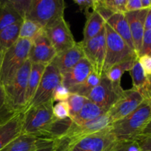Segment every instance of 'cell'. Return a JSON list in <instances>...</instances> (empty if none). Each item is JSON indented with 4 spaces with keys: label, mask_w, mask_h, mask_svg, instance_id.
Here are the masks:
<instances>
[{
    "label": "cell",
    "mask_w": 151,
    "mask_h": 151,
    "mask_svg": "<svg viewBox=\"0 0 151 151\" xmlns=\"http://www.w3.org/2000/svg\"><path fill=\"white\" fill-rule=\"evenodd\" d=\"M150 119L151 106L144 101L126 117L111 124L109 130L120 142H131L141 134Z\"/></svg>",
    "instance_id": "cell-1"
},
{
    "label": "cell",
    "mask_w": 151,
    "mask_h": 151,
    "mask_svg": "<svg viewBox=\"0 0 151 151\" xmlns=\"http://www.w3.org/2000/svg\"><path fill=\"white\" fill-rule=\"evenodd\" d=\"M32 41L19 38L4 55L0 67V83L8 85L24 63L28 60Z\"/></svg>",
    "instance_id": "cell-2"
},
{
    "label": "cell",
    "mask_w": 151,
    "mask_h": 151,
    "mask_svg": "<svg viewBox=\"0 0 151 151\" xmlns=\"http://www.w3.org/2000/svg\"><path fill=\"white\" fill-rule=\"evenodd\" d=\"M65 7L63 0H32L24 19L35 22L44 29L63 17Z\"/></svg>",
    "instance_id": "cell-3"
},
{
    "label": "cell",
    "mask_w": 151,
    "mask_h": 151,
    "mask_svg": "<svg viewBox=\"0 0 151 151\" xmlns=\"http://www.w3.org/2000/svg\"><path fill=\"white\" fill-rule=\"evenodd\" d=\"M31 64L27 60L8 85L4 86L7 104L17 113L24 111L27 106L26 94Z\"/></svg>",
    "instance_id": "cell-4"
},
{
    "label": "cell",
    "mask_w": 151,
    "mask_h": 151,
    "mask_svg": "<svg viewBox=\"0 0 151 151\" xmlns=\"http://www.w3.org/2000/svg\"><path fill=\"white\" fill-rule=\"evenodd\" d=\"M53 100L44 104L29 107L23 112L22 134L37 137L55 119L53 115Z\"/></svg>",
    "instance_id": "cell-5"
},
{
    "label": "cell",
    "mask_w": 151,
    "mask_h": 151,
    "mask_svg": "<svg viewBox=\"0 0 151 151\" xmlns=\"http://www.w3.org/2000/svg\"><path fill=\"white\" fill-rule=\"evenodd\" d=\"M104 28L106 30V52L103 75L116 63L131 58L138 57L128 44L106 23Z\"/></svg>",
    "instance_id": "cell-6"
},
{
    "label": "cell",
    "mask_w": 151,
    "mask_h": 151,
    "mask_svg": "<svg viewBox=\"0 0 151 151\" xmlns=\"http://www.w3.org/2000/svg\"><path fill=\"white\" fill-rule=\"evenodd\" d=\"M125 144L118 141L108 127L59 151H122Z\"/></svg>",
    "instance_id": "cell-7"
},
{
    "label": "cell",
    "mask_w": 151,
    "mask_h": 151,
    "mask_svg": "<svg viewBox=\"0 0 151 151\" xmlns=\"http://www.w3.org/2000/svg\"><path fill=\"white\" fill-rule=\"evenodd\" d=\"M123 91L121 83L111 82L103 75L98 85L88 94V99L107 112L120 98Z\"/></svg>",
    "instance_id": "cell-8"
},
{
    "label": "cell",
    "mask_w": 151,
    "mask_h": 151,
    "mask_svg": "<svg viewBox=\"0 0 151 151\" xmlns=\"http://www.w3.org/2000/svg\"><path fill=\"white\" fill-rule=\"evenodd\" d=\"M60 83H62V75L60 71L52 63L47 65L39 86L26 109L29 107L44 104L50 100H53V92Z\"/></svg>",
    "instance_id": "cell-9"
},
{
    "label": "cell",
    "mask_w": 151,
    "mask_h": 151,
    "mask_svg": "<svg viewBox=\"0 0 151 151\" xmlns=\"http://www.w3.org/2000/svg\"><path fill=\"white\" fill-rule=\"evenodd\" d=\"M43 29L57 54L72 48L76 44L69 24L63 17Z\"/></svg>",
    "instance_id": "cell-10"
},
{
    "label": "cell",
    "mask_w": 151,
    "mask_h": 151,
    "mask_svg": "<svg viewBox=\"0 0 151 151\" xmlns=\"http://www.w3.org/2000/svg\"><path fill=\"white\" fill-rule=\"evenodd\" d=\"M144 101V97L137 90L131 88L124 91L120 98L107 111L111 123L126 117Z\"/></svg>",
    "instance_id": "cell-11"
},
{
    "label": "cell",
    "mask_w": 151,
    "mask_h": 151,
    "mask_svg": "<svg viewBox=\"0 0 151 151\" xmlns=\"http://www.w3.org/2000/svg\"><path fill=\"white\" fill-rule=\"evenodd\" d=\"M56 55L55 50L42 29L32 40L28 60L31 63H41L47 66L52 63Z\"/></svg>",
    "instance_id": "cell-12"
},
{
    "label": "cell",
    "mask_w": 151,
    "mask_h": 151,
    "mask_svg": "<svg viewBox=\"0 0 151 151\" xmlns=\"http://www.w3.org/2000/svg\"><path fill=\"white\" fill-rule=\"evenodd\" d=\"M93 71L90 62L83 58L74 67L62 75V83L69 91L81 86Z\"/></svg>",
    "instance_id": "cell-13"
},
{
    "label": "cell",
    "mask_w": 151,
    "mask_h": 151,
    "mask_svg": "<svg viewBox=\"0 0 151 151\" xmlns=\"http://www.w3.org/2000/svg\"><path fill=\"white\" fill-rule=\"evenodd\" d=\"M85 58L83 42L75 44L74 47L62 52L58 53L52 63L58 68L60 74L63 75L79 63Z\"/></svg>",
    "instance_id": "cell-14"
},
{
    "label": "cell",
    "mask_w": 151,
    "mask_h": 151,
    "mask_svg": "<svg viewBox=\"0 0 151 151\" xmlns=\"http://www.w3.org/2000/svg\"><path fill=\"white\" fill-rule=\"evenodd\" d=\"M148 9H142L137 11L125 13L134 43V50L138 56L142 47L145 32V21Z\"/></svg>",
    "instance_id": "cell-15"
},
{
    "label": "cell",
    "mask_w": 151,
    "mask_h": 151,
    "mask_svg": "<svg viewBox=\"0 0 151 151\" xmlns=\"http://www.w3.org/2000/svg\"><path fill=\"white\" fill-rule=\"evenodd\" d=\"M49 146H51V144L46 139L33 135L22 134L1 151H34Z\"/></svg>",
    "instance_id": "cell-16"
},
{
    "label": "cell",
    "mask_w": 151,
    "mask_h": 151,
    "mask_svg": "<svg viewBox=\"0 0 151 151\" xmlns=\"http://www.w3.org/2000/svg\"><path fill=\"white\" fill-rule=\"evenodd\" d=\"M22 123L23 112H21L0 125V151L22 135Z\"/></svg>",
    "instance_id": "cell-17"
},
{
    "label": "cell",
    "mask_w": 151,
    "mask_h": 151,
    "mask_svg": "<svg viewBox=\"0 0 151 151\" xmlns=\"http://www.w3.org/2000/svg\"><path fill=\"white\" fill-rule=\"evenodd\" d=\"M106 23L128 44L131 49L135 52L131 30L125 13H114L106 20Z\"/></svg>",
    "instance_id": "cell-18"
},
{
    "label": "cell",
    "mask_w": 151,
    "mask_h": 151,
    "mask_svg": "<svg viewBox=\"0 0 151 151\" xmlns=\"http://www.w3.org/2000/svg\"><path fill=\"white\" fill-rule=\"evenodd\" d=\"M72 120L70 117L59 119L55 118L44 131L37 137H42L55 142L61 139L67 133L72 125Z\"/></svg>",
    "instance_id": "cell-19"
},
{
    "label": "cell",
    "mask_w": 151,
    "mask_h": 151,
    "mask_svg": "<svg viewBox=\"0 0 151 151\" xmlns=\"http://www.w3.org/2000/svg\"><path fill=\"white\" fill-rule=\"evenodd\" d=\"M106 21L97 12L93 10L91 13H88L83 29V40L82 42L85 43L97 36L104 27Z\"/></svg>",
    "instance_id": "cell-20"
},
{
    "label": "cell",
    "mask_w": 151,
    "mask_h": 151,
    "mask_svg": "<svg viewBox=\"0 0 151 151\" xmlns=\"http://www.w3.org/2000/svg\"><path fill=\"white\" fill-rule=\"evenodd\" d=\"M22 20L0 31V54L4 55L19 39V31Z\"/></svg>",
    "instance_id": "cell-21"
},
{
    "label": "cell",
    "mask_w": 151,
    "mask_h": 151,
    "mask_svg": "<svg viewBox=\"0 0 151 151\" xmlns=\"http://www.w3.org/2000/svg\"><path fill=\"white\" fill-rule=\"evenodd\" d=\"M106 113V111H105L103 109L99 107L95 103L88 100L81 111L76 116L72 118V120L75 125H81L83 124H85L86 122L93 120L95 118Z\"/></svg>",
    "instance_id": "cell-22"
},
{
    "label": "cell",
    "mask_w": 151,
    "mask_h": 151,
    "mask_svg": "<svg viewBox=\"0 0 151 151\" xmlns=\"http://www.w3.org/2000/svg\"><path fill=\"white\" fill-rule=\"evenodd\" d=\"M46 66H47L41 64V63H32L31 64L30 72H29V78H28L27 88L26 94L27 106L29 104L30 100H32V97L34 96L38 86H39Z\"/></svg>",
    "instance_id": "cell-23"
},
{
    "label": "cell",
    "mask_w": 151,
    "mask_h": 151,
    "mask_svg": "<svg viewBox=\"0 0 151 151\" xmlns=\"http://www.w3.org/2000/svg\"><path fill=\"white\" fill-rule=\"evenodd\" d=\"M137 59H138V57L131 58L123 60L120 63H116V65L110 68L103 75L106 76L111 82L121 83V78H122V75L126 71H130V69L132 68Z\"/></svg>",
    "instance_id": "cell-24"
},
{
    "label": "cell",
    "mask_w": 151,
    "mask_h": 151,
    "mask_svg": "<svg viewBox=\"0 0 151 151\" xmlns=\"http://www.w3.org/2000/svg\"><path fill=\"white\" fill-rule=\"evenodd\" d=\"M22 19L7 1H0V31Z\"/></svg>",
    "instance_id": "cell-25"
},
{
    "label": "cell",
    "mask_w": 151,
    "mask_h": 151,
    "mask_svg": "<svg viewBox=\"0 0 151 151\" xmlns=\"http://www.w3.org/2000/svg\"><path fill=\"white\" fill-rule=\"evenodd\" d=\"M100 78H101V77L97 75L94 72H92L90 74L89 76L87 78V79L81 86L74 88L73 90L70 91V93L79 94V95L83 96V97L88 98V94H90L91 90L99 84L100 81Z\"/></svg>",
    "instance_id": "cell-26"
},
{
    "label": "cell",
    "mask_w": 151,
    "mask_h": 151,
    "mask_svg": "<svg viewBox=\"0 0 151 151\" xmlns=\"http://www.w3.org/2000/svg\"><path fill=\"white\" fill-rule=\"evenodd\" d=\"M130 74L132 78L133 81V88L139 91L141 90L147 81V77L145 73L141 64L139 62L138 59L134 66L130 69Z\"/></svg>",
    "instance_id": "cell-27"
},
{
    "label": "cell",
    "mask_w": 151,
    "mask_h": 151,
    "mask_svg": "<svg viewBox=\"0 0 151 151\" xmlns=\"http://www.w3.org/2000/svg\"><path fill=\"white\" fill-rule=\"evenodd\" d=\"M42 29L43 28L35 22L29 19H23L19 31V38L30 40L32 41Z\"/></svg>",
    "instance_id": "cell-28"
},
{
    "label": "cell",
    "mask_w": 151,
    "mask_h": 151,
    "mask_svg": "<svg viewBox=\"0 0 151 151\" xmlns=\"http://www.w3.org/2000/svg\"><path fill=\"white\" fill-rule=\"evenodd\" d=\"M88 99L87 97H83V96L70 93L67 100V103L69 104L71 119L76 116L81 111V110L83 107L85 103L88 101Z\"/></svg>",
    "instance_id": "cell-29"
},
{
    "label": "cell",
    "mask_w": 151,
    "mask_h": 151,
    "mask_svg": "<svg viewBox=\"0 0 151 151\" xmlns=\"http://www.w3.org/2000/svg\"><path fill=\"white\" fill-rule=\"evenodd\" d=\"M103 7L114 13H125V4L127 0H100Z\"/></svg>",
    "instance_id": "cell-30"
},
{
    "label": "cell",
    "mask_w": 151,
    "mask_h": 151,
    "mask_svg": "<svg viewBox=\"0 0 151 151\" xmlns=\"http://www.w3.org/2000/svg\"><path fill=\"white\" fill-rule=\"evenodd\" d=\"M8 4L17 12L19 16L24 19L30 7L32 0H7Z\"/></svg>",
    "instance_id": "cell-31"
},
{
    "label": "cell",
    "mask_w": 151,
    "mask_h": 151,
    "mask_svg": "<svg viewBox=\"0 0 151 151\" xmlns=\"http://www.w3.org/2000/svg\"><path fill=\"white\" fill-rule=\"evenodd\" d=\"M53 115L55 118L59 119H66L70 117L69 107L67 101H63L58 103L55 106H53Z\"/></svg>",
    "instance_id": "cell-32"
},
{
    "label": "cell",
    "mask_w": 151,
    "mask_h": 151,
    "mask_svg": "<svg viewBox=\"0 0 151 151\" xmlns=\"http://www.w3.org/2000/svg\"><path fill=\"white\" fill-rule=\"evenodd\" d=\"M69 94H70V91H69V89L66 86H64L62 83H60L56 87L54 92H53V101H67L68 98L69 97Z\"/></svg>",
    "instance_id": "cell-33"
},
{
    "label": "cell",
    "mask_w": 151,
    "mask_h": 151,
    "mask_svg": "<svg viewBox=\"0 0 151 151\" xmlns=\"http://www.w3.org/2000/svg\"><path fill=\"white\" fill-rule=\"evenodd\" d=\"M145 55H151V29L145 30L142 47L139 52L138 58Z\"/></svg>",
    "instance_id": "cell-34"
},
{
    "label": "cell",
    "mask_w": 151,
    "mask_h": 151,
    "mask_svg": "<svg viewBox=\"0 0 151 151\" xmlns=\"http://www.w3.org/2000/svg\"><path fill=\"white\" fill-rule=\"evenodd\" d=\"M133 142L137 144L139 151H151V134L138 136Z\"/></svg>",
    "instance_id": "cell-35"
},
{
    "label": "cell",
    "mask_w": 151,
    "mask_h": 151,
    "mask_svg": "<svg viewBox=\"0 0 151 151\" xmlns=\"http://www.w3.org/2000/svg\"><path fill=\"white\" fill-rule=\"evenodd\" d=\"M138 60L147 77H151V55L140 56Z\"/></svg>",
    "instance_id": "cell-36"
},
{
    "label": "cell",
    "mask_w": 151,
    "mask_h": 151,
    "mask_svg": "<svg viewBox=\"0 0 151 151\" xmlns=\"http://www.w3.org/2000/svg\"><path fill=\"white\" fill-rule=\"evenodd\" d=\"M17 114V112L14 111L13 109H10L8 106V105L7 104V106L0 112V125L4 124L7 121H8L9 119H11L12 117H13Z\"/></svg>",
    "instance_id": "cell-37"
},
{
    "label": "cell",
    "mask_w": 151,
    "mask_h": 151,
    "mask_svg": "<svg viewBox=\"0 0 151 151\" xmlns=\"http://www.w3.org/2000/svg\"><path fill=\"white\" fill-rule=\"evenodd\" d=\"M139 91L144 97L145 101L147 102L151 106V77H147V83L145 86Z\"/></svg>",
    "instance_id": "cell-38"
},
{
    "label": "cell",
    "mask_w": 151,
    "mask_h": 151,
    "mask_svg": "<svg viewBox=\"0 0 151 151\" xmlns=\"http://www.w3.org/2000/svg\"><path fill=\"white\" fill-rule=\"evenodd\" d=\"M142 9V7L141 0H127L126 4H125L126 13L137 11Z\"/></svg>",
    "instance_id": "cell-39"
},
{
    "label": "cell",
    "mask_w": 151,
    "mask_h": 151,
    "mask_svg": "<svg viewBox=\"0 0 151 151\" xmlns=\"http://www.w3.org/2000/svg\"><path fill=\"white\" fill-rule=\"evenodd\" d=\"M74 2L80 7L81 10L88 12L90 8H94L95 0H75Z\"/></svg>",
    "instance_id": "cell-40"
},
{
    "label": "cell",
    "mask_w": 151,
    "mask_h": 151,
    "mask_svg": "<svg viewBox=\"0 0 151 151\" xmlns=\"http://www.w3.org/2000/svg\"><path fill=\"white\" fill-rule=\"evenodd\" d=\"M6 106H7V100H6L5 91L3 85L0 83V112Z\"/></svg>",
    "instance_id": "cell-41"
},
{
    "label": "cell",
    "mask_w": 151,
    "mask_h": 151,
    "mask_svg": "<svg viewBox=\"0 0 151 151\" xmlns=\"http://www.w3.org/2000/svg\"><path fill=\"white\" fill-rule=\"evenodd\" d=\"M151 29V8L148 9L145 21V30Z\"/></svg>",
    "instance_id": "cell-42"
},
{
    "label": "cell",
    "mask_w": 151,
    "mask_h": 151,
    "mask_svg": "<svg viewBox=\"0 0 151 151\" xmlns=\"http://www.w3.org/2000/svg\"><path fill=\"white\" fill-rule=\"evenodd\" d=\"M150 134H151V119L150 122L147 124L145 128L143 129L142 132L141 133L140 135H150Z\"/></svg>",
    "instance_id": "cell-43"
},
{
    "label": "cell",
    "mask_w": 151,
    "mask_h": 151,
    "mask_svg": "<svg viewBox=\"0 0 151 151\" xmlns=\"http://www.w3.org/2000/svg\"><path fill=\"white\" fill-rule=\"evenodd\" d=\"M142 9L151 8V0H141Z\"/></svg>",
    "instance_id": "cell-44"
},
{
    "label": "cell",
    "mask_w": 151,
    "mask_h": 151,
    "mask_svg": "<svg viewBox=\"0 0 151 151\" xmlns=\"http://www.w3.org/2000/svg\"><path fill=\"white\" fill-rule=\"evenodd\" d=\"M34 151H54V145H51V146H49V147H42V148H38Z\"/></svg>",
    "instance_id": "cell-45"
},
{
    "label": "cell",
    "mask_w": 151,
    "mask_h": 151,
    "mask_svg": "<svg viewBox=\"0 0 151 151\" xmlns=\"http://www.w3.org/2000/svg\"><path fill=\"white\" fill-rule=\"evenodd\" d=\"M2 57H3V55L0 54V67H1V60H2Z\"/></svg>",
    "instance_id": "cell-46"
}]
</instances>
